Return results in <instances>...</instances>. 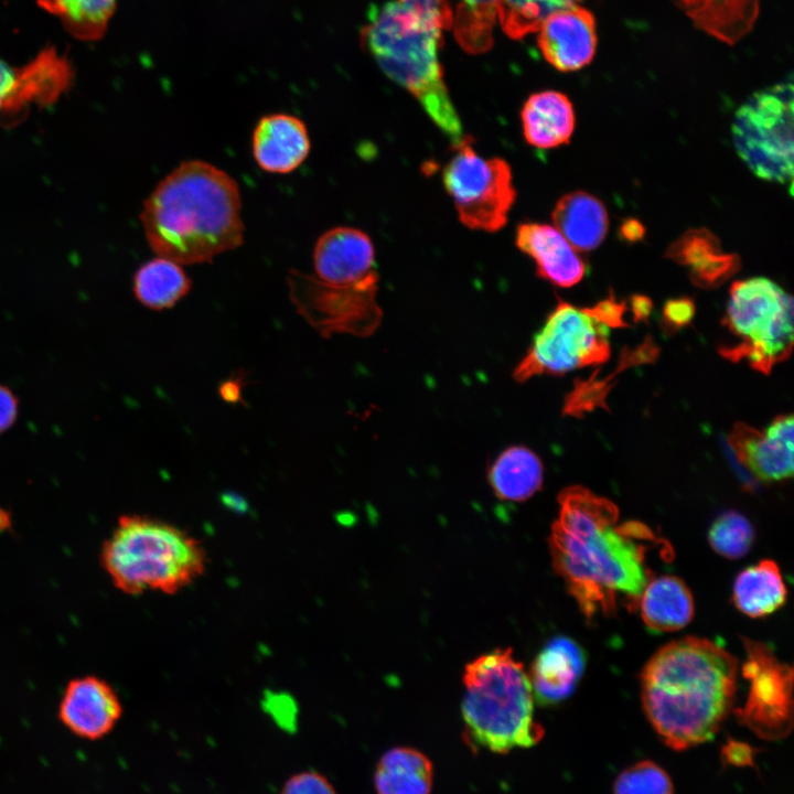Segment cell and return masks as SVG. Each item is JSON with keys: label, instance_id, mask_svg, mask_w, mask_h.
<instances>
[{"label": "cell", "instance_id": "1", "mask_svg": "<svg viewBox=\"0 0 794 794\" xmlns=\"http://www.w3.org/2000/svg\"><path fill=\"white\" fill-rule=\"evenodd\" d=\"M558 504L548 538L552 567L584 618L637 609L655 577L651 556H673L670 545L639 521L620 523L616 505L586 487L564 489Z\"/></svg>", "mask_w": 794, "mask_h": 794}, {"label": "cell", "instance_id": "2", "mask_svg": "<svg viewBox=\"0 0 794 794\" xmlns=\"http://www.w3.org/2000/svg\"><path fill=\"white\" fill-rule=\"evenodd\" d=\"M737 659L720 645L684 637L646 663L641 696L647 719L675 750L710 740L729 713L737 689Z\"/></svg>", "mask_w": 794, "mask_h": 794}, {"label": "cell", "instance_id": "3", "mask_svg": "<svg viewBox=\"0 0 794 794\" xmlns=\"http://www.w3.org/2000/svg\"><path fill=\"white\" fill-rule=\"evenodd\" d=\"M140 218L152 251L182 266L212 262L244 242L239 185L203 160L183 161L165 175Z\"/></svg>", "mask_w": 794, "mask_h": 794}, {"label": "cell", "instance_id": "4", "mask_svg": "<svg viewBox=\"0 0 794 794\" xmlns=\"http://www.w3.org/2000/svg\"><path fill=\"white\" fill-rule=\"evenodd\" d=\"M452 23L446 0H388L371 8L361 37L382 71L409 92L455 144L463 128L438 55L442 31Z\"/></svg>", "mask_w": 794, "mask_h": 794}, {"label": "cell", "instance_id": "5", "mask_svg": "<svg viewBox=\"0 0 794 794\" xmlns=\"http://www.w3.org/2000/svg\"><path fill=\"white\" fill-rule=\"evenodd\" d=\"M101 565L120 591L175 594L205 571L202 543L189 532L161 519L124 515L104 543Z\"/></svg>", "mask_w": 794, "mask_h": 794}, {"label": "cell", "instance_id": "6", "mask_svg": "<svg viewBox=\"0 0 794 794\" xmlns=\"http://www.w3.org/2000/svg\"><path fill=\"white\" fill-rule=\"evenodd\" d=\"M463 684L462 718L475 747L506 753L543 738L528 674L512 648L494 650L466 664Z\"/></svg>", "mask_w": 794, "mask_h": 794}, {"label": "cell", "instance_id": "7", "mask_svg": "<svg viewBox=\"0 0 794 794\" xmlns=\"http://www.w3.org/2000/svg\"><path fill=\"white\" fill-rule=\"evenodd\" d=\"M793 298L765 277L734 281L729 290L723 325L734 335L733 345L719 353L732 362L770 373L785 361L793 347Z\"/></svg>", "mask_w": 794, "mask_h": 794}, {"label": "cell", "instance_id": "8", "mask_svg": "<svg viewBox=\"0 0 794 794\" xmlns=\"http://www.w3.org/2000/svg\"><path fill=\"white\" fill-rule=\"evenodd\" d=\"M793 84L777 83L752 94L736 111L734 148L754 175L793 183Z\"/></svg>", "mask_w": 794, "mask_h": 794}, {"label": "cell", "instance_id": "9", "mask_svg": "<svg viewBox=\"0 0 794 794\" xmlns=\"http://www.w3.org/2000/svg\"><path fill=\"white\" fill-rule=\"evenodd\" d=\"M452 147L442 181L459 221L470 229H502L516 198L509 164L502 158L482 157L470 136H463Z\"/></svg>", "mask_w": 794, "mask_h": 794}, {"label": "cell", "instance_id": "10", "mask_svg": "<svg viewBox=\"0 0 794 794\" xmlns=\"http://www.w3.org/2000/svg\"><path fill=\"white\" fill-rule=\"evenodd\" d=\"M609 328L589 308L559 300L513 371L524 383L539 375H561L605 362L611 353Z\"/></svg>", "mask_w": 794, "mask_h": 794}, {"label": "cell", "instance_id": "11", "mask_svg": "<svg viewBox=\"0 0 794 794\" xmlns=\"http://www.w3.org/2000/svg\"><path fill=\"white\" fill-rule=\"evenodd\" d=\"M379 276L361 282L333 285L292 269L287 277L289 296L298 313L321 335H372L380 325L377 302Z\"/></svg>", "mask_w": 794, "mask_h": 794}, {"label": "cell", "instance_id": "12", "mask_svg": "<svg viewBox=\"0 0 794 794\" xmlns=\"http://www.w3.org/2000/svg\"><path fill=\"white\" fill-rule=\"evenodd\" d=\"M742 675L750 682L744 706L736 710L740 722L764 739L785 737L793 725V669L771 647L743 637Z\"/></svg>", "mask_w": 794, "mask_h": 794}, {"label": "cell", "instance_id": "13", "mask_svg": "<svg viewBox=\"0 0 794 794\" xmlns=\"http://www.w3.org/2000/svg\"><path fill=\"white\" fill-rule=\"evenodd\" d=\"M73 81L71 63L54 47L14 68L0 58V121L18 120L32 105L53 104Z\"/></svg>", "mask_w": 794, "mask_h": 794}, {"label": "cell", "instance_id": "14", "mask_svg": "<svg viewBox=\"0 0 794 794\" xmlns=\"http://www.w3.org/2000/svg\"><path fill=\"white\" fill-rule=\"evenodd\" d=\"M793 416H777L758 430L736 423L728 437L737 459L761 481L775 482L793 475Z\"/></svg>", "mask_w": 794, "mask_h": 794}, {"label": "cell", "instance_id": "15", "mask_svg": "<svg viewBox=\"0 0 794 794\" xmlns=\"http://www.w3.org/2000/svg\"><path fill=\"white\" fill-rule=\"evenodd\" d=\"M122 715L117 693L104 679L85 676L71 680L58 706L61 722L75 736L101 739Z\"/></svg>", "mask_w": 794, "mask_h": 794}, {"label": "cell", "instance_id": "16", "mask_svg": "<svg viewBox=\"0 0 794 794\" xmlns=\"http://www.w3.org/2000/svg\"><path fill=\"white\" fill-rule=\"evenodd\" d=\"M537 32L544 58L560 72L578 71L587 66L596 54V19L580 4L551 14Z\"/></svg>", "mask_w": 794, "mask_h": 794}, {"label": "cell", "instance_id": "17", "mask_svg": "<svg viewBox=\"0 0 794 794\" xmlns=\"http://www.w3.org/2000/svg\"><path fill=\"white\" fill-rule=\"evenodd\" d=\"M314 276L333 285L356 283L378 276L367 234L347 226L323 233L313 249Z\"/></svg>", "mask_w": 794, "mask_h": 794}, {"label": "cell", "instance_id": "18", "mask_svg": "<svg viewBox=\"0 0 794 794\" xmlns=\"http://www.w3.org/2000/svg\"><path fill=\"white\" fill-rule=\"evenodd\" d=\"M311 141L302 119L289 114L262 116L251 137V150L257 165L266 172L287 174L308 158Z\"/></svg>", "mask_w": 794, "mask_h": 794}, {"label": "cell", "instance_id": "19", "mask_svg": "<svg viewBox=\"0 0 794 794\" xmlns=\"http://www.w3.org/2000/svg\"><path fill=\"white\" fill-rule=\"evenodd\" d=\"M515 244L534 260L537 275L555 286L572 287L584 277V260L552 225L534 222L518 224Z\"/></svg>", "mask_w": 794, "mask_h": 794}, {"label": "cell", "instance_id": "20", "mask_svg": "<svg viewBox=\"0 0 794 794\" xmlns=\"http://www.w3.org/2000/svg\"><path fill=\"white\" fill-rule=\"evenodd\" d=\"M584 662L581 647L572 640L551 639L532 664L528 677L533 695L544 705L569 697L582 675Z\"/></svg>", "mask_w": 794, "mask_h": 794}, {"label": "cell", "instance_id": "21", "mask_svg": "<svg viewBox=\"0 0 794 794\" xmlns=\"http://www.w3.org/2000/svg\"><path fill=\"white\" fill-rule=\"evenodd\" d=\"M675 262L689 268L691 281L701 288H715L740 268V257L725 253L719 239L706 228L685 232L666 251Z\"/></svg>", "mask_w": 794, "mask_h": 794}, {"label": "cell", "instance_id": "22", "mask_svg": "<svg viewBox=\"0 0 794 794\" xmlns=\"http://www.w3.org/2000/svg\"><path fill=\"white\" fill-rule=\"evenodd\" d=\"M521 119L527 143L543 150L568 143L576 126L571 101L556 90L532 94L522 108Z\"/></svg>", "mask_w": 794, "mask_h": 794}, {"label": "cell", "instance_id": "23", "mask_svg": "<svg viewBox=\"0 0 794 794\" xmlns=\"http://www.w3.org/2000/svg\"><path fill=\"white\" fill-rule=\"evenodd\" d=\"M551 218L554 226L578 251L596 249L604 240L609 228L604 204L583 191L562 195L552 210Z\"/></svg>", "mask_w": 794, "mask_h": 794}, {"label": "cell", "instance_id": "24", "mask_svg": "<svg viewBox=\"0 0 794 794\" xmlns=\"http://www.w3.org/2000/svg\"><path fill=\"white\" fill-rule=\"evenodd\" d=\"M694 24L708 35L734 44L753 28L760 0H674Z\"/></svg>", "mask_w": 794, "mask_h": 794}, {"label": "cell", "instance_id": "25", "mask_svg": "<svg viewBox=\"0 0 794 794\" xmlns=\"http://www.w3.org/2000/svg\"><path fill=\"white\" fill-rule=\"evenodd\" d=\"M645 625L655 632H672L686 626L694 615V599L678 577H654L645 587L639 607Z\"/></svg>", "mask_w": 794, "mask_h": 794}, {"label": "cell", "instance_id": "26", "mask_svg": "<svg viewBox=\"0 0 794 794\" xmlns=\"http://www.w3.org/2000/svg\"><path fill=\"white\" fill-rule=\"evenodd\" d=\"M544 466L539 457L524 446L503 450L487 471V481L502 501L523 502L543 485Z\"/></svg>", "mask_w": 794, "mask_h": 794}, {"label": "cell", "instance_id": "27", "mask_svg": "<svg viewBox=\"0 0 794 794\" xmlns=\"http://www.w3.org/2000/svg\"><path fill=\"white\" fill-rule=\"evenodd\" d=\"M433 768L422 752L407 747L382 755L374 773L377 794H430Z\"/></svg>", "mask_w": 794, "mask_h": 794}, {"label": "cell", "instance_id": "28", "mask_svg": "<svg viewBox=\"0 0 794 794\" xmlns=\"http://www.w3.org/2000/svg\"><path fill=\"white\" fill-rule=\"evenodd\" d=\"M732 598L736 607L751 618L780 609L786 600V587L779 566L765 559L742 570L736 578Z\"/></svg>", "mask_w": 794, "mask_h": 794}, {"label": "cell", "instance_id": "29", "mask_svg": "<svg viewBox=\"0 0 794 794\" xmlns=\"http://www.w3.org/2000/svg\"><path fill=\"white\" fill-rule=\"evenodd\" d=\"M191 279L182 265L157 256L144 262L133 277V293L144 307L153 310L172 308L191 289Z\"/></svg>", "mask_w": 794, "mask_h": 794}, {"label": "cell", "instance_id": "30", "mask_svg": "<svg viewBox=\"0 0 794 794\" xmlns=\"http://www.w3.org/2000/svg\"><path fill=\"white\" fill-rule=\"evenodd\" d=\"M117 0H37L41 8L58 18L74 37L100 39L115 12Z\"/></svg>", "mask_w": 794, "mask_h": 794}, {"label": "cell", "instance_id": "31", "mask_svg": "<svg viewBox=\"0 0 794 794\" xmlns=\"http://www.w3.org/2000/svg\"><path fill=\"white\" fill-rule=\"evenodd\" d=\"M497 0H460L453 14V33L460 46L472 54L484 53L493 44Z\"/></svg>", "mask_w": 794, "mask_h": 794}, {"label": "cell", "instance_id": "32", "mask_svg": "<svg viewBox=\"0 0 794 794\" xmlns=\"http://www.w3.org/2000/svg\"><path fill=\"white\" fill-rule=\"evenodd\" d=\"M581 0H497L496 19L512 39L535 33L551 14L580 4Z\"/></svg>", "mask_w": 794, "mask_h": 794}, {"label": "cell", "instance_id": "33", "mask_svg": "<svg viewBox=\"0 0 794 794\" xmlns=\"http://www.w3.org/2000/svg\"><path fill=\"white\" fill-rule=\"evenodd\" d=\"M754 538L750 522L740 513L721 514L711 525L708 539L713 550L730 559L743 557Z\"/></svg>", "mask_w": 794, "mask_h": 794}, {"label": "cell", "instance_id": "34", "mask_svg": "<svg viewBox=\"0 0 794 794\" xmlns=\"http://www.w3.org/2000/svg\"><path fill=\"white\" fill-rule=\"evenodd\" d=\"M613 794H674L669 775L652 761H641L622 771Z\"/></svg>", "mask_w": 794, "mask_h": 794}, {"label": "cell", "instance_id": "35", "mask_svg": "<svg viewBox=\"0 0 794 794\" xmlns=\"http://www.w3.org/2000/svg\"><path fill=\"white\" fill-rule=\"evenodd\" d=\"M280 794H336L331 782L315 771H303L290 776Z\"/></svg>", "mask_w": 794, "mask_h": 794}, {"label": "cell", "instance_id": "36", "mask_svg": "<svg viewBox=\"0 0 794 794\" xmlns=\"http://www.w3.org/2000/svg\"><path fill=\"white\" fill-rule=\"evenodd\" d=\"M695 314V304L688 298L668 300L663 310L665 325L670 330L686 326Z\"/></svg>", "mask_w": 794, "mask_h": 794}, {"label": "cell", "instance_id": "37", "mask_svg": "<svg viewBox=\"0 0 794 794\" xmlns=\"http://www.w3.org/2000/svg\"><path fill=\"white\" fill-rule=\"evenodd\" d=\"M625 309V303L616 301L613 294L589 308L590 312L608 328L626 326L623 321Z\"/></svg>", "mask_w": 794, "mask_h": 794}, {"label": "cell", "instance_id": "38", "mask_svg": "<svg viewBox=\"0 0 794 794\" xmlns=\"http://www.w3.org/2000/svg\"><path fill=\"white\" fill-rule=\"evenodd\" d=\"M19 401L13 391L0 384V433L7 431L17 420Z\"/></svg>", "mask_w": 794, "mask_h": 794}, {"label": "cell", "instance_id": "39", "mask_svg": "<svg viewBox=\"0 0 794 794\" xmlns=\"http://www.w3.org/2000/svg\"><path fill=\"white\" fill-rule=\"evenodd\" d=\"M620 234L629 242H636L643 238L645 229L637 219H627L622 224Z\"/></svg>", "mask_w": 794, "mask_h": 794}, {"label": "cell", "instance_id": "40", "mask_svg": "<svg viewBox=\"0 0 794 794\" xmlns=\"http://www.w3.org/2000/svg\"><path fill=\"white\" fill-rule=\"evenodd\" d=\"M652 310V302L644 296H634L632 298V311L634 313L635 321L646 319Z\"/></svg>", "mask_w": 794, "mask_h": 794}, {"label": "cell", "instance_id": "41", "mask_svg": "<svg viewBox=\"0 0 794 794\" xmlns=\"http://www.w3.org/2000/svg\"><path fill=\"white\" fill-rule=\"evenodd\" d=\"M9 515L0 508V530L9 526Z\"/></svg>", "mask_w": 794, "mask_h": 794}]
</instances>
